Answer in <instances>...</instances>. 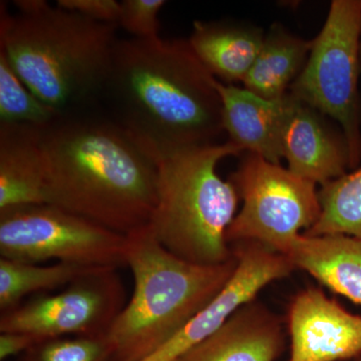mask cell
Instances as JSON below:
<instances>
[{
    "label": "cell",
    "mask_w": 361,
    "mask_h": 361,
    "mask_svg": "<svg viewBox=\"0 0 361 361\" xmlns=\"http://www.w3.org/2000/svg\"><path fill=\"white\" fill-rule=\"evenodd\" d=\"M360 66H361V44H360Z\"/></svg>",
    "instance_id": "obj_26"
},
{
    "label": "cell",
    "mask_w": 361,
    "mask_h": 361,
    "mask_svg": "<svg viewBox=\"0 0 361 361\" xmlns=\"http://www.w3.org/2000/svg\"><path fill=\"white\" fill-rule=\"evenodd\" d=\"M97 268L70 263L51 265L0 258V311L6 312L23 303L32 294H44L75 281Z\"/></svg>",
    "instance_id": "obj_19"
},
{
    "label": "cell",
    "mask_w": 361,
    "mask_h": 361,
    "mask_svg": "<svg viewBox=\"0 0 361 361\" xmlns=\"http://www.w3.org/2000/svg\"><path fill=\"white\" fill-rule=\"evenodd\" d=\"M213 77L185 39H118L102 97L109 116L156 163L217 144L224 132Z\"/></svg>",
    "instance_id": "obj_1"
},
{
    "label": "cell",
    "mask_w": 361,
    "mask_h": 361,
    "mask_svg": "<svg viewBox=\"0 0 361 361\" xmlns=\"http://www.w3.org/2000/svg\"><path fill=\"white\" fill-rule=\"evenodd\" d=\"M361 0H334L289 94L339 123L350 168L361 161Z\"/></svg>",
    "instance_id": "obj_6"
},
{
    "label": "cell",
    "mask_w": 361,
    "mask_h": 361,
    "mask_svg": "<svg viewBox=\"0 0 361 361\" xmlns=\"http://www.w3.org/2000/svg\"><path fill=\"white\" fill-rule=\"evenodd\" d=\"M127 236L134 292L106 334L111 361L152 355L219 295L238 265L236 256L220 265L180 259L161 246L149 225Z\"/></svg>",
    "instance_id": "obj_4"
},
{
    "label": "cell",
    "mask_w": 361,
    "mask_h": 361,
    "mask_svg": "<svg viewBox=\"0 0 361 361\" xmlns=\"http://www.w3.org/2000/svg\"><path fill=\"white\" fill-rule=\"evenodd\" d=\"M13 4L16 14L0 4V51L23 84L61 115L92 108L103 94L118 26L45 0Z\"/></svg>",
    "instance_id": "obj_3"
},
{
    "label": "cell",
    "mask_w": 361,
    "mask_h": 361,
    "mask_svg": "<svg viewBox=\"0 0 361 361\" xmlns=\"http://www.w3.org/2000/svg\"><path fill=\"white\" fill-rule=\"evenodd\" d=\"M312 40H305L274 25L265 35L257 59L244 78V89L277 101L288 94L310 58Z\"/></svg>",
    "instance_id": "obj_18"
},
{
    "label": "cell",
    "mask_w": 361,
    "mask_h": 361,
    "mask_svg": "<svg viewBox=\"0 0 361 361\" xmlns=\"http://www.w3.org/2000/svg\"><path fill=\"white\" fill-rule=\"evenodd\" d=\"M116 268H97L54 294H42L0 315V332H23L39 339L106 336L126 305Z\"/></svg>",
    "instance_id": "obj_9"
},
{
    "label": "cell",
    "mask_w": 361,
    "mask_h": 361,
    "mask_svg": "<svg viewBox=\"0 0 361 361\" xmlns=\"http://www.w3.org/2000/svg\"><path fill=\"white\" fill-rule=\"evenodd\" d=\"M243 149L232 142L182 152L157 163V203L149 226L157 240L180 259L220 265L234 258L226 233L236 217L239 196L217 166Z\"/></svg>",
    "instance_id": "obj_5"
},
{
    "label": "cell",
    "mask_w": 361,
    "mask_h": 361,
    "mask_svg": "<svg viewBox=\"0 0 361 361\" xmlns=\"http://www.w3.org/2000/svg\"><path fill=\"white\" fill-rule=\"evenodd\" d=\"M229 180L243 201L226 233L229 246L257 242L280 253L319 218L315 183L262 157L247 153Z\"/></svg>",
    "instance_id": "obj_8"
},
{
    "label": "cell",
    "mask_w": 361,
    "mask_h": 361,
    "mask_svg": "<svg viewBox=\"0 0 361 361\" xmlns=\"http://www.w3.org/2000/svg\"><path fill=\"white\" fill-rule=\"evenodd\" d=\"M42 130L0 123V211L47 204Z\"/></svg>",
    "instance_id": "obj_15"
},
{
    "label": "cell",
    "mask_w": 361,
    "mask_h": 361,
    "mask_svg": "<svg viewBox=\"0 0 361 361\" xmlns=\"http://www.w3.org/2000/svg\"><path fill=\"white\" fill-rule=\"evenodd\" d=\"M127 235L51 204L0 211L2 258L118 269L127 262Z\"/></svg>",
    "instance_id": "obj_7"
},
{
    "label": "cell",
    "mask_w": 361,
    "mask_h": 361,
    "mask_svg": "<svg viewBox=\"0 0 361 361\" xmlns=\"http://www.w3.org/2000/svg\"><path fill=\"white\" fill-rule=\"evenodd\" d=\"M111 357L106 336H70L40 341L14 361H111Z\"/></svg>",
    "instance_id": "obj_22"
},
{
    "label": "cell",
    "mask_w": 361,
    "mask_h": 361,
    "mask_svg": "<svg viewBox=\"0 0 361 361\" xmlns=\"http://www.w3.org/2000/svg\"><path fill=\"white\" fill-rule=\"evenodd\" d=\"M284 348L281 319L254 299L175 361H275Z\"/></svg>",
    "instance_id": "obj_13"
},
{
    "label": "cell",
    "mask_w": 361,
    "mask_h": 361,
    "mask_svg": "<svg viewBox=\"0 0 361 361\" xmlns=\"http://www.w3.org/2000/svg\"><path fill=\"white\" fill-rule=\"evenodd\" d=\"M282 153L293 174L324 185L350 168L348 142L325 116L288 94Z\"/></svg>",
    "instance_id": "obj_12"
},
{
    "label": "cell",
    "mask_w": 361,
    "mask_h": 361,
    "mask_svg": "<svg viewBox=\"0 0 361 361\" xmlns=\"http://www.w3.org/2000/svg\"><path fill=\"white\" fill-rule=\"evenodd\" d=\"M59 116L27 89L6 54L0 51V123H27L44 128Z\"/></svg>",
    "instance_id": "obj_21"
},
{
    "label": "cell",
    "mask_w": 361,
    "mask_h": 361,
    "mask_svg": "<svg viewBox=\"0 0 361 361\" xmlns=\"http://www.w3.org/2000/svg\"><path fill=\"white\" fill-rule=\"evenodd\" d=\"M231 247L238 265L219 295L185 325L172 338L141 361H175L222 326L244 304L276 280L296 269L290 260L257 242H240Z\"/></svg>",
    "instance_id": "obj_10"
},
{
    "label": "cell",
    "mask_w": 361,
    "mask_h": 361,
    "mask_svg": "<svg viewBox=\"0 0 361 361\" xmlns=\"http://www.w3.org/2000/svg\"><path fill=\"white\" fill-rule=\"evenodd\" d=\"M92 110L42 128L47 204L130 234L153 217L158 166L110 116Z\"/></svg>",
    "instance_id": "obj_2"
},
{
    "label": "cell",
    "mask_w": 361,
    "mask_h": 361,
    "mask_svg": "<svg viewBox=\"0 0 361 361\" xmlns=\"http://www.w3.org/2000/svg\"><path fill=\"white\" fill-rule=\"evenodd\" d=\"M319 218L305 236L345 235L361 240V167L322 185Z\"/></svg>",
    "instance_id": "obj_20"
},
{
    "label": "cell",
    "mask_w": 361,
    "mask_h": 361,
    "mask_svg": "<svg viewBox=\"0 0 361 361\" xmlns=\"http://www.w3.org/2000/svg\"><path fill=\"white\" fill-rule=\"evenodd\" d=\"M289 361H341L361 355V315L348 312L316 287L289 305Z\"/></svg>",
    "instance_id": "obj_11"
},
{
    "label": "cell",
    "mask_w": 361,
    "mask_h": 361,
    "mask_svg": "<svg viewBox=\"0 0 361 361\" xmlns=\"http://www.w3.org/2000/svg\"><path fill=\"white\" fill-rule=\"evenodd\" d=\"M56 6L97 23L118 26L121 2L116 0H59Z\"/></svg>",
    "instance_id": "obj_24"
},
{
    "label": "cell",
    "mask_w": 361,
    "mask_h": 361,
    "mask_svg": "<svg viewBox=\"0 0 361 361\" xmlns=\"http://www.w3.org/2000/svg\"><path fill=\"white\" fill-rule=\"evenodd\" d=\"M166 4L164 0H123L121 1L118 26L135 39H160L159 14Z\"/></svg>",
    "instance_id": "obj_23"
},
{
    "label": "cell",
    "mask_w": 361,
    "mask_h": 361,
    "mask_svg": "<svg viewBox=\"0 0 361 361\" xmlns=\"http://www.w3.org/2000/svg\"><path fill=\"white\" fill-rule=\"evenodd\" d=\"M215 85L222 104L223 129L229 135V141L243 152L279 164L283 159L282 130L288 94L269 101L217 78Z\"/></svg>",
    "instance_id": "obj_14"
},
{
    "label": "cell",
    "mask_w": 361,
    "mask_h": 361,
    "mask_svg": "<svg viewBox=\"0 0 361 361\" xmlns=\"http://www.w3.org/2000/svg\"><path fill=\"white\" fill-rule=\"evenodd\" d=\"M296 269L361 305V240L345 235L300 234L280 251Z\"/></svg>",
    "instance_id": "obj_16"
},
{
    "label": "cell",
    "mask_w": 361,
    "mask_h": 361,
    "mask_svg": "<svg viewBox=\"0 0 361 361\" xmlns=\"http://www.w3.org/2000/svg\"><path fill=\"white\" fill-rule=\"evenodd\" d=\"M40 341L39 337L23 332H0V360L16 358Z\"/></svg>",
    "instance_id": "obj_25"
},
{
    "label": "cell",
    "mask_w": 361,
    "mask_h": 361,
    "mask_svg": "<svg viewBox=\"0 0 361 361\" xmlns=\"http://www.w3.org/2000/svg\"><path fill=\"white\" fill-rule=\"evenodd\" d=\"M264 39V32L256 26L228 21H195L188 42L213 77L233 84L243 82Z\"/></svg>",
    "instance_id": "obj_17"
}]
</instances>
